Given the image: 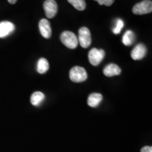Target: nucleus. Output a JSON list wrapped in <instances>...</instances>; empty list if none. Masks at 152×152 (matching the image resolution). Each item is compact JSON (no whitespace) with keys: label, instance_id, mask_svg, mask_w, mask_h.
<instances>
[{"label":"nucleus","instance_id":"f257e3e1","mask_svg":"<svg viewBox=\"0 0 152 152\" xmlns=\"http://www.w3.org/2000/svg\"><path fill=\"white\" fill-rule=\"evenodd\" d=\"M61 41L68 48L75 49L78 45V39L73 33L70 31H64L61 35Z\"/></svg>","mask_w":152,"mask_h":152},{"label":"nucleus","instance_id":"f03ea898","mask_svg":"<svg viewBox=\"0 0 152 152\" xmlns=\"http://www.w3.org/2000/svg\"><path fill=\"white\" fill-rule=\"evenodd\" d=\"M69 77L74 83H82L87 80V73L84 68L75 66L70 71Z\"/></svg>","mask_w":152,"mask_h":152},{"label":"nucleus","instance_id":"7ed1b4c3","mask_svg":"<svg viewBox=\"0 0 152 152\" xmlns=\"http://www.w3.org/2000/svg\"><path fill=\"white\" fill-rule=\"evenodd\" d=\"M78 43L83 48L86 49L90 47L92 42V36L90 30L86 27H83L79 30L78 32Z\"/></svg>","mask_w":152,"mask_h":152},{"label":"nucleus","instance_id":"20e7f679","mask_svg":"<svg viewBox=\"0 0 152 152\" xmlns=\"http://www.w3.org/2000/svg\"><path fill=\"white\" fill-rule=\"evenodd\" d=\"M152 11V2L151 0H144L137 4L132 8V12L136 15L149 14Z\"/></svg>","mask_w":152,"mask_h":152},{"label":"nucleus","instance_id":"39448f33","mask_svg":"<svg viewBox=\"0 0 152 152\" xmlns=\"http://www.w3.org/2000/svg\"><path fill=\"white\" fill-rule=\"evenodd\" d=\"M105 56V52L103 49L93 48L89 52L88 58L90 63L92 66H98Z\"/></svg>","mask_w":152,"mask_h":152},{"label":"nucleus","instance_id":"423d86ee","mask_svg":"<svg viewBox=\"0 0 152 152\" xmlns=\"http://www.w3.org/2000/svg\"><path fill=\"white\" fill-rule=\"evenodd\" d=\"M44 9L48 18H52L56 15L58 6L55 0H46L44 3Z\"/></svg>","mask_w":152,"mask_h":152},{"label":"nucleus","instance_id":"0eeeda50","mask_svg":"<svg viewBox=\"0 0 152 152\" xmlns=\"http://www.w3.org/2000/svg\"><path fill=\"white\" fill-rule=\"evenodd\" d=\"M147 54V48L143 44H138L131 52V57L134 60H141Z\"/></svg>","mask_w":152,"mask_h":152},{"label":"nucleus","instance_id":"6e6552de","mask_svg":"<svg viewBox=\"0 0 152 152\" xmlns=\"http://www.w3.org/2000/svg\"><path fill=\"white\" fill-rule=\"evenodd\" d=\"M39 29L43 37L49 39L52 35V28L47 19H42L39 23Z\"/></svg>","mask_w":152,"mask_h":152},{"label":"nucleus","instance_id":"1a4fd4ad","mask_svg":"<svg viewBox=\"0 0 152 152\" xmlns=\"http://www.w3.org/2000/svg\"><path fill=\"white\" fill-rule=\"evenodd\" d=\"M15 30L14 23L9 21L0 22V38L6 37L12 33Z\"/></svg>","mask_w":152,"mask_h":152},{"label":"nucleus","instance_id":"9d476101","mask_svg":"<svg viewBox=\"0 0 152 152\" xmlns=\"http://www.w3.org/2000/svg\"><path fill=\"white\" fill-rule=\"evenodd\" d=\"M103 73L106 77H112V76L118 75L121 73V69L116 64H109L104 68Z\"/></svg>","mask_w":152,"mask_h":152},{"label":"nucleus","instance_id":"9b49d317","mask_svg":"<svg viewBox=\"0 0 152 152\" xmlns=\"http://www.w3.org/2000/svg\"><path fill=\"white\" fill-rule=\"evenodd\" d=\"M103 96L99 93H92L87 99V104L90 107H96L102 101Z\"/></svg>","mask_w":152,"mask_h":152},{"label":"nucleus","instance_id":"f8f14e48","mask_svg":"<svg viewBox=\"0 0 152 152\" xmlns=\"http://www.w3.org/2000/svg\"><path fill=\"white\" fill-rule=\"evenodd\" d=\"M49 68V64L48 61L45 58H41L37 61V71L40 74H44L48 71Z\"/></svg>","mask_w":152,"mask_h":152},{"label":"nucleus","instance_id":"ddd939ff","mask_svg":"<svg viewBox=\"0 0 152 152\" xmlns=\"http://www.w3.org/2000/svg\"><path fill=\"white\" fill-rule=\"evenodd\" d=\"M135 39V35L131 30H127L123 37V43L125 46H130L134 43Z\"/></svg>","mask_w":152,"mask_h":152},{"label":"nucleus","instance_id":"4468645a","mask_svg":"<svg viewBox=\"0 0 152 152\" xmlns=\"http://www.w3.org/2000/svg\"><path fill=\"white\" fill-rule=\"evenodd\" d=\"M45 99V94L41 92H35L30 97V102L33 106H39Z\"/></svg>","mask_w":152,"mask_h":152},{"label":"nucleus","instance_id":"2eb2a0df","mask_svg":"<svg viewBox=\"0 0 152 152\" xmlns=\"http://www.w3.org/2000/svg\"><path fill=\"white\" fill-rule=\"evenodd\" d=\"M68 1L78 11H83L86 8V2L85 0H68Z\"/></svg>","mask_w":152,"mask_h":152},{"label":"nucleus","instance_id":"dca6fc26","mask_svg":"<svg viewBox=\"0 0 152 152\" xmlns=\"http://www.w3.org/2000/svg\"><path fill=\"white\" fill-rule=\"evenodd\" d=\"M123 26H124V23H123V20L121 19H117L116 23H115V27H114L113 32L114 34H119L121 32V30L123 28Z\"/></svg>","mask_w":152,"mask_h":152},{"label":"nucleus","instance_id":"f3484780","mask_svg":"<svg viewBox=\"0 0 152 152\" xmlns=\"http://www.w3.org/2000/svg\"><path fill=\"white\" fill-rule=\"evenodd\" d=\"M94 1H97L99 5H105L109 7V6L113 4L115 0H94Z\"/></svg>","mask_w":152,"mask_h":152},{"label":"nucleus","instance_id":"a211bd4d","mask_svg":"<svg viewBox=\"0 0 152 152\" xmlns=\"http://www.w3.org/2000/svg\"><path fill=\"white\" fill-rule=\"evenodd\" d=\"M141 152H152V147L149 146H146L142 148Z\"/></svg>","mask_w":152,"mask_h":152},{"label":"nucleus","instance_id":"6ab92c4d","mask_svg":"<svg viewBox=\"0 0 152 152\" xmlns=\"http://www.w3.org/2000/svg\"><path fill=\"white\" fill-rule=\"evenodd\" d=\"M8 1L11 4H16L17 0H8Z\"/></svg>","mask_w":152,"mask_h":152}]
</instances>
